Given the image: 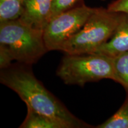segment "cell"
Wrapping results in <instances>:
<instances>
[{
	"mask_svg": "<svg viewBox=\"0 0 128 128\" xmlns=\"http://www.w3.org/2000/svg\"><path fill=\"white\" fill-rule=\"evenodd\" d=\"M0 81L34 112L60 122L67 128H92L72 114L26 66L12 65L1 70Z\"/></svg>",
	"mask_w": 128,
	"mask_h": 128,
	"instance_id": "6da1fadb",
	"label": "cell"
},
{
	"mask_svg": "<svg viewBox=\"0 0 128 128\" xmlns=\"http://www.w3.org/2000/svg\"><path fill=\"white\" fill-rule=\"evenodd\" d=\"M56 74L65 84L81 87L87 82L103 79L117 82L114 58L98 53L66 54Z\"/></svg>",
	"mask_w": 128,
	"mask_h": 128,
	"instance_id": "7a4b0ae2",
	"label": "cell"
},
{
	"mask_svg": "<svg viewBox=\"0 0 128 128\" xmlns=\"http://www.w3.org/2000/svg\"><path fill=\"white\" fill-rule=\"evenodd\" d=\"M122 12L108 8H96L84 26L62 45L65 54L94 53L114 34L120 20Z\"/></svg>",
	"mask_w": 128,
	"mask_h": 128,
	"instance_id": "3957f363",
	"label": "cell"
},
{
	"mask_svg": "<svg viewBox=\"0 0 128 128\" xmlns=\"http://www.w3.org/2000/svg\"><path fill=\"white\" fill-rule=\"evenodd\" d=\"M0 46L8 50L14 60L26 65L36 63L48 51L44 31L20 19L0 23Z\"/></svg>",
	"mask_w": 128,
	"mask_h": 128,
	"instance_id": "277c9868",
	"label": "cell"
},
{
	"mask_svg": "<svg viewBox=\"0 0 128 128\" xmlns=\"http://www.w3.org/2000/svg\"><path fill=\"white\" fill-rule=\"evenodd\" d=\"M95 10L82 3L51 18L44 30L48 50H60L64 43L81 29Z\"/></svg>",
	"mask_w": 128,
	"mask_h": 128,
	"instance_id": "5b68a950",
	"label": "cell"
},
{
	"mask_svg": "<svg viewBox=\"0 0 128 128\" xmlns=\"http://www.w3.org/2000/svg\"><path fill=\"white\" fill-rule=\"evenodd\" d=\"M53 0H24L20 20L32 28L44 31L49 20Z\"/></svg>",
	"mask_w": 128,
	"mask_h": 128,
	"instance_id": "8992f818",
	"label": "cell"
},
{
	"mask_svg": "<svg viewBox=\"0 0 128 128\" xmlns=\"http://www.w3.org/2000/svg\"><path fill=\"white\" fill-rule=\"evenodd\" d=\"M128 52V14L122 12L120 22L110 40L94 53L114 58Z\"/></svg>",
	"mask_w": 128,
	"mask_h": 128,
	"instance_id": "52a82bcc",
	"label": "cell"
},
{
	"mask_svg": "<svg viewBox=\"0 0 128 128\" xmlns=\"http://www.w3.org/2000/svg\"><path fill=\"white\" fill-rule=\"evenodd\" d=\"M26 119L19 128H67L60 122L40 114L28 108Z\"/></svg>",
	"mask_w": 128,
	"mask_h": 128,
	"instance_id": "ba28073f",
	"label": "cell"
},
{
	"mask_svg": "<svg viewBox=\"0 0 128 128\" xmlns=\"http://www.w3.org/2000/svg\"><path fill=\"white\" fill-rule=\"evenodd\" d=\"M23 10L24 0H0V23L20 19Z\"/></svg>",
	"mask_w": 128,
	"mask_h": 128,
	"instance_id": "9c48e42d",
	"label": "cell"
},
{
	"mask_svg": "<svg viewBox=\"0 0 128 128\" xmlns=\"http://www.w3.org/2000/svg\"><path fill=\"white\" fill-rule=\"evenodd\" d=\"M97 128H128V94L120 108Z\"/></svg>",
	"mask_w": 128,
	"mask_h": 128,
	"instance_id": "30bf717a",
	"label": "cell"
},
{
	"mask_svg": "<svg viewBox=\"0 0 128 128\" xmlns=\"http://www.w3.org/2000/svg\"><path fill=\"white\" fill-rule=\"evenodd\" d=\"M114 66L117 82L128 91V52L114 58Z\"/></svg>",
	"mask_w": 128,
	"mask_h": 128,
	"instance_id": "8fae6325",
	"label": "cell"
},
{
	"mask_svg": "<svg viewBox=\"0 0 128 128\" xmlns=\"http://www.w3.org/2000/svg\"><path fill=\"white\" fill-rule=\"evenodd\" d=\"M80 1V0H53L49 20L58 14L77 6Z\"/></svg>",
	"mask_w": 128,
	"mask_h": 128,
	"instance_id": "7c38bea8",
	"label": "cell"
},
{
	"mask_svg": "<svg viewBox=\"0 0 128 128\" xmlns=\"http://www.w3.org/2000/svg\"><path fill=\"white\" fill-rule=\"evenodd\" d=\"M107 8L112 12L128 14V0H115Z\"/></svg>",
	"mask_w": 128,
	"mask_h": 128,
	"instance_id": "4fadbf2b",
	"label": "cell"
},
{
	"mask_svg": "<svg viewBox=\"0 0 128 128\" xmlns=\"http://www.w3.org/2000/svg\"><path fill=\"white\" fill-rule=\"evenodd\" d=\"M14 59L7 49L0 46V68L1 70L7 68L12 65Z\"/></svg>",
	"mask_w": 128,
	"mask_h": 128,
	"instance_id": "5bb4252c",
	"label": "cell"
},
{
	"mask_svg": "<svg viewBox=\"0 0 128 128\" xmlns=\"http://www.w3.org/2000/svg\"><path fill=\"white\" fill-rule=\"evenodd\" d=\"M102 1H104V0H102Z\"/></svg>",
	"mask_w": 128,
	"mask_h": 128,
	"instance_id": "9a60e30c",
	"label": "cell"
}]
</instances>
